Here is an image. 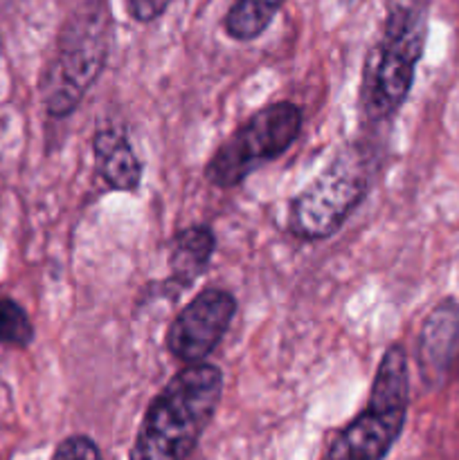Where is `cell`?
<instances>
[{"instance_id": "cell-1", "label": "cell", "mask_w": 459, "mask_h": 460, "mask_svg": "<svg viewBox=\"0 0 459 460\" xmlns=\"http://www.w3.org/2000/svg\"><path fill=\"white\" fill-rule=\"evenodd\" d=\"M223 395V373L210 362L184 364L151 400L129 460H187Z\"/></svg>"}, {"instance_id": "cell-2", "label": "cell", "mask_w": 459, "mask_h": 460, "mask_svg": "<svg viewBox=\"0 0 459 460\" xmlns=\"http://www.w3.org/2000/svg\"><path fill=\"white\" fill-rule=\"evenodd\" d=\"M430 0H387L381 39L364 70L360 103L367 121H390L403 108L423 58Z\"/></svg>"}, {"instance_id": "cell-3", "label": "cell", "mask_w": 459, "mask_h": 460, "mask_svg": "<svg viewBox=\"0 0 459 460\" xmlns=\"http://www.w3.org/2000/svg\"><path fill=\"white\" fill-rule=\"evenodd\" d=\"M111 34L108 0H86L63 22L52 58L40 76V97L50 117L61 119L79 108L106 66Z\"/></svg>"}, {"instance_id": "cell-4", "label": "cell", "mask_w": 459, "mask_h": 460, "mask_svg": "<svg viewBox=\"0 0 459 460\" xmlns=\"http://www.w3.org/2000/svg\"><path fill=\"white\" fill-rule=\"evenodd\" d=\"M372 187V153L363 142H349L327 169L310 180L288 205L286 227L302 241H322L336 234L363 205Z\"/></svg>"}, {"instance_id": "cell-5", "label": "cell", "mask_w": 459, "mask_h": 460, "mask_svg": "<svg viewBox=\"0 0 459 460\" xmlns=\"http://www.w3.org/2000/svg\"><path fill=\"white\" fill-rule=\"evenodd\" d=\"M408 407V353L392 344L378 364L367 404L336 436L322 460H385L403 431Z\"/></svg>"}, {"instance_id": "cell-6", "label": "cell", "mask_w": 459, "mask_h": 460, "mask_svg": "<svg viewBox=\"0 0 459 460\" xmlns=\"http://www.w3.org/2000/svg\"><path fill=\"white\" fill-rule=\"evenodd\" d=\"M302 112L292 102H274L243 121L207 160V182L238 187L248 175L277 160L300 137Z\"/></svg>"}, {"instance_id": "cell-7", "label": "cell", "mask_w": 459, "mask_h": 460, "mask_svg": "<svg viewBox=\"0 0 459 460\" xmlns=\"http://www.w3.org/2000/svg\"><path fill=\"white\" fill-rule=\"evenodd\" d=\"M237 314V299L220 288H205L166 328V350L183 364L205 362Z\"/></svg>"}, {"instance_id": "cell-8", "label": "cell", "mask_w": 459, "mask_h": 460, "mask_svg": "<svg viewBox=\"0 0 459 460\" xmlns=\"http://www.w3.org/2000/svg\"><path fill=\"white\" fill-rule=\"evenodd\" d=\"M459 344V304L441 301L423 322L418 335V368L426 385L439 386L453 367Z\"/></svg>"}, {"instance_id": "cell-9", "label": "cell", "mask_w": 459, "mask_h": 460, "mask_svg": "<svg viewBox=\"0 0 459 460\" xmlns=\"http://www.w3.org/2000/svg\"><path fill=\"white\" fill-rule=\"evenodd\" d=\"M97 173L115 191L135 193L142 184V162L120 128H104L93 139Z\"/></svg>"}, {"instance_id": "cell-10", "label": "cell", "mask_w": 459, "mask_h": 460, "mask_svg": "<svg viewBox=\"0 0 459 460\" xmlns=\"http://www.w3.org/2000/svg\"><path fill=\"white\" fill-rule=\"evenodd\" d=\"M216 250L214 229L207 225H192L176 234L169 250V281L180 290L192 286L198 277L207 272Z\"/></svg>"}, {"instance_id": "cell-11", "label": "cell", "mask_w": 459, "mask_h": 460, "mask_svg": "<svg viewBox=\"0 0 459 460\" xmlns=\"http://www.w3.org/2000/svg\"><path fill=\"white\" fill-rule=\"evenodd\" d=\"M286 0H234L223 18L225 34L238 43H248L264 34Z\"/></svg>"}, {"instance_id": "cell-12", "label": "cell", "mask_w": 459, "mask_h": 460, "mask_svg": "<svg viewBox=\"0 0 459 460\" xmlns=\"http://www.w3.org/2000/svg\"><path fill=\"white\" fill-rule=\"evenodd\" d=\"M34 341V323L18 301L0 296V346L27 349Z\"/></svg>"}, {"instance_id": "cell-13", "label": "cell", "mask_w": 459, "mask_h": 460, "mask_svg": "<svg viewBox=\"0 0 459 460\" xmlns=\"http://www.w3.org/2000/svg\"><path fill=\"white\" fill-rule=\"evenodd\" d=\"M52 460H104L97 443L88 436H68L54 449Z\"/></svg>"}, {"instance_id": "cell-14", "label": "cell", "mask_w": 459, "mask_h": 460, "mask_svg": "<svg viewBox=\"0 0 459 460\" xmlns=\"http://www.w3.org/2000/svg\"><path fill=\"white\" fill-rule=\"evenodd\" d=\"M174 0H124L126 12L135 22H151L169 9Z\"/></svg>"}]
</instances>
